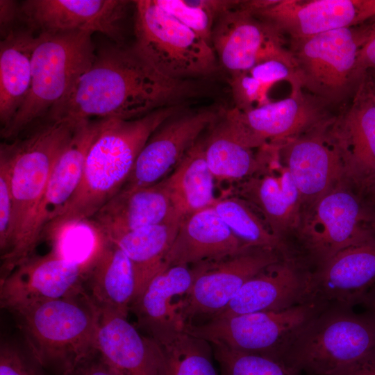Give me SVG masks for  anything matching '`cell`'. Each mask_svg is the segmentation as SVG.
<instances>
[{
    "label": "cell",
    "mask_w": 375,
    "mask_h": 375,
    "mask_svg": "<svg viewBox=\"0 0 375 375\" xmlns=\"http://www.w3.org/2000/svg\"><path fill=\"white\" fill-rule=\"evenodd\" d=\"M124 0H26L19 3L20 21L35 34L81 31L101 33L123 44Z\"/></svg>",
    "instance_id": "cell-17"
},
{
    "label": "cell",
    "mask_w": 375,
    "mask_h": 375,
    "mask_svg": "<svg viewBox=\"0 0 375 375\" xmlns=\"http://www.w3.org/2000/svg\"><path fill=\"white\" fill-rule=\"evenodd\" d=\"M269 158L264 171L240 181L235 192L286 243L287 235L299 225L303 202L288 169L280 161L277 149H272V159Z\"/></svg>",
    "instance_id": "cell-19"
},
{
    "label": "cell",
    "mask_w": 375,
    "mask_h": 375,
    "mask_svg": "<svg viewBox=\"0 0 375 375\" xmlns=\"http://www.w3.org/2000/svg\"><path fill=\"white\" fill-rule=\"evenodd\" d=\"M245 246L228 228L213 206L196 212L181 223L165 259V267L192 266L231 255Z\"/></svg>",
    "instance_id": "cell-26"
},
{
    "label": "cell",
    "mask_w": 375,
    "mask_h": 375,
    "mask_svg": "<svg viewBox=\"0 0 375 375\" xmlns=\"http://www.w3.org/2000/svg\"><path fill=\"white\" fill-rule=\"evenodd\" d=\"M369 71H375V18L372 20L370 34L361 47L356 60L354 78L358 87Z\"/></svg>",
    "instance_id": "cell-41"
},
{
    "label": "cell",
    "mask_w": 375,
    "mask_h": 375,
    "mask_svg": "<svg viewBox=\"0 0 375 375\" xmlns=\"http://www.w3.org/2000/svg\"><path fill=\"white\" fill-rule=\"evenodd\" d=\"M331 375H375V348Z\"/></svg>",
    "instance_id": "cell-43"
},
{
    "label": "cell",
    "mask_w": 375,
    "mask_h": 375,
    "mask_svg": "<svg viewBox=\"0 0 375 375\" xmlns=\"http://www.w3.org/2000/svg\"><path fill=\"white\" fill-rule=\"evenodd\" d=\"M64 375H117L99 353L87 359Z\"/></svg>",
    "instance_id": "cell-44"
},
{
    "label": "cell",
    "mask_w": 375,
    "mask_h": 375,
    "mask_svg": "<svg viewBox=\"0 0 375 375\" xmlns=\"http://www.w3.org/2000/svg\"><path fill=\"white\" fill-rule=\"evenodd\" d=\"M375 348V319L328 305L293 336L279 360L302 374L331 375Z\"/></svg>",
    "instance_id": "cell-6"
},
{
    "label": "cell",
    "mask_w": 375,
    "mask_h": 375,
    "mask_svg": "<svg viewBox=\"0 0 375 375\" xmlns=\"http://www.w3.org/2000/svg\"><path fill=\"white\" fill-rule=\"evenodd\" d=\"M100 314L85 289L13 315L25 345L40 363L55 375H64L97 353Z\"/></svg>",
    "instance_id": "cell-4"
},
{
    "label": "cell",
    "mask_w": 375,
    "mask_h": 375,
    "mask_svg": "<svg viewBox=\"0 0 375 375\" xmlns=\"http://www.w3.org/2000/svg\"><path fill=\"white\" fill-rule=\"evenodd\" d=\"M335 117L277 148L299 191L303 208L347 178L344 160L332 132Z\"/></svg>",
    "instance_id": "cell-16"
},
{
    "label": "cell",
    "mask_w": 375,
    "mask_h": 375,
    "mask_svg": "<svg viewBox=\"0 0 375 375\" xmlns=\"http://www.w3.org/2000/svg\"><path fill=\"white\" fill-rule=\"evenodd\" d=\"M219 375H302L282 360L211 344Z\"/></svg>",
    "instance_id": "cell-36"
},
{
    "label": "cell",
    "mask_w": 375,
    "mask_h": 375,
    "mask_svg": "<svg viewBox=\"0 0 375 375\" xmlns=\"http://www.w3.org/2000/svg\"><path fill=\"white\" fill-rule=\"evenodd\" d=\"M133 2V46L158 72L176 80L205 81L221 72L212 45L156 0Z\"/></svg>",
    "instance_id": "cell-7"
},
{
    "label": "cell",
    "mask_w": 375,
    "mask_h": 375,
    "mask_svg": "<svg viewBox=\"0 0 375 375\" xmlns=\"http://www.w3.org/2000/svg\"><path fill=\"white\" fill-rule=\"evenodd\" d=\"M358 304L362 305L367 312L375 319V286L361 297Z\"/></svg>",
    "instance_id": "cell-46"
},
{
    "label": "cell",
    "mask_w": 375,
    "mask_h": 375,
    "mask_svg": "<svg viewBox=\"0 0 375 375\" xmlns=\"http://www.w3.org/2000/svg\"><path fill=\"white\" fill-rule=\"evenodd\" d=\"M90 266L72 262L51 249L32 256L0 281L1 308L12 314L85 290Z\"/></svg>",
    "instance_id": "cell-14"
},
{
    "label": "cell",
    "mask_w": 375,
    "mask_h": 375,
    "mask_svg": "<svg viewBox=\"0 0 375 375\" xmlns=\"http://www.w3.org/2000/svg\"><path fill=\"white\" fill-rule=\"evenodd\" d=\"M181 223L180 221L165 222L108 238L104 237L118 246L133 265L135 278V294L133 302L142 294L153 277L165 268L166 257Z\"/></svg>",
    "instance_id": "cell-30"
},
{
    "label": "cell",
    "mask_w": 375,
    "mask_h": 375,
    "mask_svg": "<svg viewBox=\"0 0 375 375\" xmlns=\"http://www.w3.org/2000/svg\"><path fill=\"white\" fill-rule=\"evenodd\" d=\"M165 179L172 204L181 221L214 205L217 200L215 177L205 159L203 138L198 140Z\"/></svg>",
    "instance_id": "cell-31"
},
{
    "label": "cell",
    "mask_w": 375,
    "mask_h": 375,
    "mask_svg": "<svg viewBox=\"0 0 375 375\" xmlns=\"http://www.w3.org/2000/svg\"><path fill=\"white\" fill-rule=\"evenodd\" d=\"M373 193H374V198H375V190H374V192H373Z\"/></svg>",
    "instance_id": "cell-48"
},
{
    "label": "cell",
    "mask_w": 375,
    "mask_h": 375,
    "mask_svg": "<svg viewBox=\"0 0 375 375\" xmlns=\"http://www.w3.org/2000/svg\"><path fill=\"white\" fill-rule=\"evenodd\" d=\"M373 229H374V231L375 232V219H374V222H373Z\"/></svg>",
    "instance_id": "cell-47"
},
{
    "label": "cell",
    "mask_w": 375,
    "mask_h": 375,
    "mask_svg": "<svg viewBox=\"0 0 375 375\" xmlns=\"http://www.w3.org/2000/svg\"><path fill=\"white\" fill-rule=\"evenodd\" d=\"M375 283V240L347 248L308 273L306 298L352 307Z\"/></svg>",
    "instance_id": "cell-20"
},
{
    "label": "cell",
    "mask_w": 375,
    "mask_h": 375,
    "mask_svg": "<svg viewBox=\"0 0 375 375\" xmlns=\"http://www.w3.org/2000/svg\"><path fill=\"white\" fill-rule=\"evenodd\" d=\"M347 178L360 192L375 190V103L358 87L351 104L332 123Z\"/></svg>",
    "instance_id": "cell-21"
},
{
    "label": "cell",
    "mask_w": 375,
    "mask_h": 375,
    "mask_svg": "<svg viewBox=\"0 0 375 375\" xmlns=\"http://www.w3.org/2000/svg\"><path fill=\"white\" fill-rule=\"evenodd\" d=\"M307 275L308 272H302L296 260L283 258L248 281L227 306L213 318L280 311L308 301Z\"/></svg>",
    "instance_id": "cell-23"
},
{
    "label": "cell",
    "mask_w": 375,
    "mask_h": 375,
    "mask_svg": "<svg viewBox=\"0 0 375 375\" xmlns=\"http://www.w3.org/2000/svg\"><path fill=\"white\" fill-rule=\"evenodd\" d=\"M229 85L235 104L234 108L246 111L269 102V91L248 72L229 78Z\"/></svg>",
    "instance_id": "cell-40"
},
{
    "label": "cell",
    "mask_w": 375,
    "mask_h": 375,
    "mask_svg": "<svg viewBox=\"0 0 375 375\" xmlns=\"http://www.w3.org/2000/svg\"><path fill=\"white\" fill-rule=\"evenodd\" d=\"M0 375L47 374L25 344L3 340L0 344Z\"/></svg>",
    "instance_id": "cell-38"
},
{
    "label": "cell",
    "mask_w": 375,
    "mask_h": 375,
    "mask_svg": "<svg viewBox=\"0 0 375 375\" xmlns=\"http://www.w3.org/2000/svg\"><path fill=\"white\" fill-rule=\"evenodd\" d=\"M37 40L38 35L24 25L1 40V131L10 124L29 91L32 57Z\"/></svg>",
    "instance_id": "cell-29"
},
{
    "label": "cell",
    "mask_w": 375,
    "mask_h": 375,
    "mask_svg": "<svg viewBox=\"0 0 375 375\" xmlns=\"http://www.w3.org/2000/svg\"><path fill=\"white\" fill-rule=\"evenodd\" d=\"M267 90L276 83L287 81L291 86V92L302 91L294 61L289 49L268 58L247 72Z\"/></svg>",
    "instance_id": "cell-37"
},
{
    "label": "cell",
    "mask_w": 375,
    "mask_h": 375,
    "mask_svg": "<svg viewBox=\"0 0 375 375\" xmlns=\"http://www.w3.org/2000/svg\"><path fill=\"white\" fill-rule=\"evenodd\" d=\"M242 6L290 40L360 26L375 18V0H248Z\"/></svg>",
    "instance_id": "cell-13"
},
{
    "label": "cell",
    "mask_w": 375,
    "mask_h": 375,
    "mask_svg": "<svg viewBox=\"0 0 375 375\" xmlns=\"http://www.w3.org/2000/svg\"><path fill=\"white\" fill-rule=\"evenodd\" d=\"M203 138L204 156L210 172L217 180L241 181L264 171L268 156L262 149L256 156L242 144L231 133L224 110Z\"/></svg>",
    "instance_id": "cell-32"
},
{
    "label": "cell",
    "mask_w": 375,
    "mask_h": 375,
    "mask_svg": "<svg viewBox=\"0 0 375 375\" xmlns=\"http://www.w3.org/2000/svg\"><path fill=\"white\" fill-rule=\"evenodd\" d=\"M96 347L117 375H162L152 340L126 316L101 311Z\"/></svg>",
    "instance_id": "cell-25"
},
{
    "label": "cell",
    "mask_w": 375,
    "mask_h": 375,
    "mask_svg": "<svg viewBox=\"0 0 375 375\" xmlns=\"http://www.w3.org/2000/svg\"><path fill=\"white\" fill-rule=\"evenodd\" d=\"M222 110H181L149 137L121 190L153 185L167 177L219 117Z\"/></svg>",
    "instance_id": "cell-15"
},
{
    "label": "cell",
    "mask_w": 375,
    "mask_h": 375,
    "mask_svg": "<svg viewBox=\"0 0 375 375\" xmlns=\"http://www.w3.org/2000/svg\"><path fill=\"white\" fill-rule=\"evenodd\" d=\"M326 306L308 301L280 311L213 318L184 330L210 344L279 360L296 333Z\"/></svg>",
    "instance_id": "cell-10"
},
{
    "label": "cell",
    "mask_w": 375,
    "mask_h": 375,
    "mask_svg": "<svg viewBox=\"0 0 375 375\" xmlns=\"http://www.w3.org/2000/svg\"><path fill=\"white\" fill-rule=\"evenodd\" d=\"M103 238L86 275L85 289L100 311L127 317L135 294L133 265L118 246Z\"/></svg>",
    "instance_id": "cell-28"
},
{
    "label": "cell",
    "mask_w": 375,
    "mask_h": 375,
    "mask_svg": "<svg viewBox=\"0 0 375 375\" xmlns=\"http://www.w3.org/2000/svg\"><path fill=\"white\" fill-rule=\"evenodd\" d=\"M330 109L302 90L246 111L224 110V117L235 138L253 149L277 147L308 132L334 117Z\"/></svg>",
    "instance_id": "cell-12"
},
{
    "label": "cell",
    "mask_w": 375,
    "mask_h": 375,
    "mask_svg": "<svg viewBox=\"0 0 375 375\" xmlns=\"http://www.w3.org/2000/svg\"><path fill=\"white\" fill-rule=\"evenodd\" d=\"M103 119L80 120L51 171L40 207L38 227L43 238L47 224L66 206L78 188L89 148Z\"/></svg>",
    "instance_id": "cell-27"
},
{
    "label": "cell",
    "mask_w": 375,
    "mask_h": 375,
    "mask_svg": "<svg viewBox=\"0 0 375 375\" xmlns=\"http://www.w3.org/2000/svg\"><path fill=\"white\" fill-rule=\"evenodd\" d=\"M156 1L162 9L211 44L212 31L217 19L225 11L235 8L240 1L156 0Z\"/></svg>",
    "instance_id": "cell-35"
},
{
    "label": "cell",
    "mask_w": 375,
    "mask_h": 375,
    "mask_svg": "<svg viewBox=\"0 0 375 375\" xmlns=\"http://www.w3.org/2000/svg\"><path fill=\"white\" fill-rule=\"evenodd\" d=\"M370 212L343 182L303 210L297 229L299 243L317 267L340 251L375 240Z\"/></svg>",
    "instance_id": "cell-9"
},
{
    "label": "cell",
    "mask_w": 375,
    "mask_h": 375,
    "mask_svg": "<svg viewBox=\"0 0 375 375\" xmlns=\"http://www.w3.org/2000/svg\"><path fill=\"white\" fill-rule=\"evenodd\" d=\"M212 206L245 246L274 249L285 258L292 259L287 244L270 231L261 216L244 199L226 197L217 199Z\"/></svg>",
    "instance_id": "cell-34"
},
{
    "label": "cell",
    "mask_w": 375,
    "mask_h": 375,
    "mask_svg": "<svg viewBox=\"0 0 375 375\" xmlns=\"http://www.w3.org/2000/svg\"><path fill=\"white\" fill-rule=\"evenodd\" d=\"M92 34L81 31L38 34L29 91L10 124L1 131V138L14 140L54 116L95 58Z\"/></svg>",
    "instance_id": "cell-5"
},
{
    "label": "cell",
    "mask_w": 375,
    "mask_h": 375,
    "mask_svg": "<svg viewBox=\"0 0 375 375\" xmlns=\"http://www.w3.org/2000/svg\"><path fill=\"white\" fill-rule=\"evenodd\" d=\"M194 278L192 266L164 268L149 281L131 306L148 337L156 338L184 329L182 308Z\"/></svg>",
    "instance_id": "cell-24"
},
{
    "label": "cell",
    "mask_w": 375,
    "mask_h": 375,
    "mask_svg": "<svg viewBox=\"0 0 375 375\" xmlns=\"http://www.w3.org/2000/svg\"><path fill=\"white\" fill-rule=\"evenodd\" d=\"M239 4L217 19L211 35L220 69L229 78L247 72L286 49L283 36Z\"/></svg>",
    "instance_id": "cell-18"
},
{
    "label": "cell",
    "mask_w": 375,
    "mask_h": 375,
    "mask_svg": "<svg viewBox=\"0 0 375 375\" xmlns=\"http://www.w3.org/2000/svg\"><path fill=\"white\" fill-rule=\"evenodd\" d=\"M372 26V21L309 38L290 40L288 49L302 90L330 108L343 103L351 95L354 96L358 89L355 66Z\"/></svg>",
    "instance_id": "cell-8"
},
{
    "label": "cell",
    "mask_w": 375,
    "mask_h": 375,
    "mask_svg": "<svg viewBox=\"0 0 375 375\" xmlns=\"http://www.w3.org/2000/svg\"><path fill=\"white\" fill-rule=\"evenodd\" d=\"M358 87H360L375 103V71L366 72Z\"/></svg>",
    "instance_id": "cell-45"
},
{
    "label": "cell",
    "mask_w": 375,
    "mask_h": 375,
    "mask_svg": "<svg viewBox=\"0 0 375 375\" xmlns=\"http://www.w3.org/2000/svg\"><path fill=\"white\" fill-rule=\"evenodd\" d=\"M149 338L162 375H219L213 364V350L209 342L184 329Z\"/></svg>",
    "instance_id": "cell-33"
},
{
    "label": "cell",
    "mask_w": 375,
    "mask_h": 375,
    "mask_svg": "<svg viewBox=\"0 0 375 375\" xmlns=\"http://www.w3.org/2000/svg\"><path fill=\"white\" fill-rule=\"evenodd\" d=\"M185 105L156 110L131 119H103L91 144L78 188L45 226L51 239L60 231L89 221L123 187L151 134Z\"/></svg>",
    "instance_id": "cell-2"
},
{
    "label": "cell",
    "mask_w": 375,
    "mask_h": 375,
    "mask_svg": "<svg viewBox=\"0 0 375 375\" xmlns=\"http://www.w3.org/2000/svg\"><path fill=\"white\" fill-rule=\"evenodd\" d=\"M13 199L11 186L10 161L0 151V253L1 257L8 251L12 237Z\"/></svg>",
    "instance_id": "cell-39"
},
{
    "label": "cell",
    "mask_w": 375,
    "mask_h": 375,
    "mask_svg": "<svg viewBox=\"0 0 375 375\" xmlns=\"http://www.w3.org/2000/svg\"><path fill=\"white\" fill-rule=\"evenodd\" d=\"M201 80H176L153 68L133 46L101 47L65 103L50 119H131L185 105L210 93Z\"/></svg>",
    "instance_id": "cell-1"
},
{
    "label": "cell",
    "mask_w": 375,
    "mask_h": 375,
    "mask_svg": "<svg viewBox=\"0 0 375 375\" xmlns=\"http://www.w3.org/2000/svg\"><path fill=\"white\" fill-rule=\"evenodd\" d=\"M78 122L48 119L14 140L1 142L0 151L10 161L13 217L10 244L1 257L0 281L33 256L42 238L40 207L53 166Z\"/></svg>",
    "instance_id": "cell-3"
},
{
    "label": "cell",
    "mask_w": 375,
    "mask_h": 375,
    "mask_svg": "<svg viewBox=\"0 0 375 375\" xmlns=\"http://www.w3.org/2000/svg\"><path fill=\"white\" fill-rule=\"evenodd\" d=\"M174 221L182 222L175 212L164 178L149 186L120 190L87 222L108 238Z\"/></svg>",
    "instance_id": "cell-22"
},
{
    "label": "cell",
    "mask_w": 375,
    "mask_h": 375,
    "mask_svg": "<svg viewBox=\"0 0 375 375\" xmlns=\"http://www.w3.org/2000/svg\"><path fill=\"white\" fill-rule=\"evenodd\" d=\"M21 23L19 3L15 1H0L1 38H4Z\"/></svg>",
    "instance_id": "cell-42"
},
{
    "label": "cell",
    "mask_w": 375,
    "mask_h": 375,
    "mask_svg": "<svg viewBox=\"0 0 375 375\" xmlns=\"http://www.w3.org/2000/svg\"><path fill=\"white\" fill-rule=\"evenodd\" d=\"M283 258L274 249L249 247L192 265L193 282L182 308L184 326L199 324L217 316L248 281Z\"/></svg>",
    "instance_id": "cell-11"
}]
</instances>
